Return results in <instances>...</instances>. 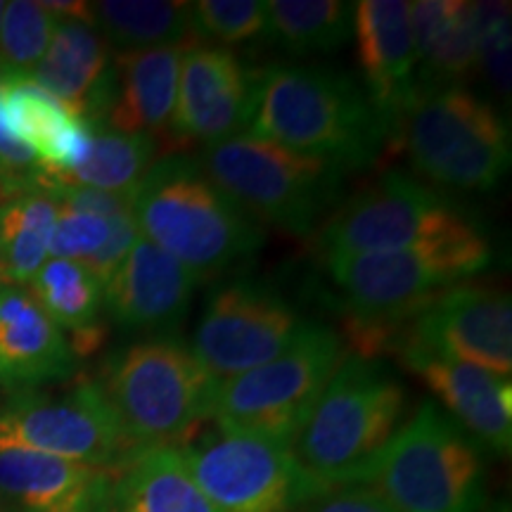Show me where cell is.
I'll return each mask as SVG.
<instances>
[{"mask_svg": "<svg viewBox=\"0 0 512 512\" xmlns=\"http://www.w3.org/2000/svg\"><path fill=\"white\" fill-rule=\"evenodd\" d=\"M245 133L344 171L373 164L389 140L368 93L347 72L323 64H273L256 72Z\"/></svg>", "mask_w": 512, "mask_h": 512, "instance_id": "6da1fadb", "label": "cell"}, {"mask_svg": "<svg viewBox=\"0 0 512 512\" xmlns=\"http://www.w3.org/2000/svg\"><path fill=\"white\" fill-rule=\"evenodd\" d=\"M406 406V389L387 363L344 356L292 437V456L325 491L366 484L403 425Z\"/></svg>", "mask_w": 512, "mask_h": 512, "instance_id": "7a4b0ae2", "label": "cell"}, {"mask_svg": "<svg viewBox=\"0 0 512 512\" xmlns=\"http://www.w3.org/2000/svg\"><path fill=\"white\" fill-rule=\"evenodd\" d=\"M140 235L174 256L197 280H209L252 256L264 230L209 181L197 157L169 155L133 190Z\"/></svg>", "mask_w": 512, "mask_h": 512, "instance_id": "3957f363", "label": "cell"}, {"mask_svg": "<svg viewBox=\"0 0 512 512\" xmlns=\"http://www.w3.org/2000/svg\"><path fill=\"white\" fill-rule=\"evenodd\" d=\"M422 178L489 192L510 169V131L494 105L460 86L415 91L389 136Z\"/></svg>", "mask_w": 512, "mask_h": 512, "instance_id": "277c9868", "label": "cell"}, {"mask_svg": "<svg viewBox=\"0 0 512 512\" xmlns=\"http://www.w3.org/2000/svg\"><path fill=\"white\" fill-rule=\"evenodd\" d=\"M100 387L138 451L178 446L209 418L216 382L174 335L145 337L107 358Z\"/></svg>", "mask_w": 512, "mask_h": 512, "instance_id": "5b68a950", "label": "cell"}, {"mask_svg": "<svg viewBox=\"0 0 512 512\" xmlns=\"http://www.w3.org/2000/svg\"><path fill=\"white\" fill-rule=\"evenodd\" d=\"M197 164L252 221L309 235L342 192V166L238 133L207 145Z\"/></svg>", "mask_w": 512, "mask_h": 512, "instance_id": "8992f818", "label": "cell"}, {"mask_svg": "<svg viewBox=\"0 0 512 512\" xmlns=\"http://www.w3.org/2000/svg\"><path fill=\"white\" fill-rule=\"evenodd\" d=\"M491 247L482 233L437 247L375 254H325L328 275L356 318L363 349L382 344V330L415 318L460 280L484 271Z\"/></svg>", "mask_w": 512, "mask_h": 512, "instance_id": "52a82bcc", "label": "cell"}, {"mask_svg": "<svg viewBox=\"0 0 512 512\" xmlns=\"http://www.w3.org/2000/svg\"><path fill=\"white\" fill-rule=\"evenodd\" d=\"M366 484L396 512H479L486 470L477 441L439 403L422 401Z\"/></svg>", "mask_w": 512, "mask_h": 512, "instance_id": "ba28073f", "label": "cell"}, {"mask_svg": "<svg viewBox=\"0 0 512 512\" xmlns=\"http://www.w3.org/2000/svg\"><path fill=\"white\" fill-rule=\"evenodd\" d=\"M342 361V337L328 325L306 320L297 337L273 361L216 382L207 420L221 430L290 446Z\"/></svg>", "mask_w": 512, "mask_h": 512, "instance_id": "9c48e42d", "label": "cell"}, {"mask_svg": "<svg viewBox=\"0 0 512 512\" xmlns=\"http://www.w3.org/2000/svg\"><path fill=\"white\" fill-rule=\"evenodd\" d=\"M0 451L46 453L114 472L140 453L91 377H79L60 392H15L0 411Z\"/></svg>", "mask_w": 512, "mask_h": 512, "instance_id": "30bf717a", "label": "cell"}, {"mask_svg": "<svg viewBox=\"0 0 512 512\" xmlns=\"http://www.w3.org/2000/svg\"><path fill=\"white\" fill-rule=\"evenodd\" d=\"M176 448L219 512H297L328 494L280 441L214 425L202 434L192 432Z\"/></svg>", "mask_w": 512, "mask_h": 512, "instance_id": "8fae6325", "label": "cell"}, {"mask_svg": "<svg viewBox=\"0 0 512 512\" xmlns=\"http://www.w3.org/2000/svg\"><path fill=\"white\" fill-rule=\"evenodd\" d=\"M479 230L437 190L403 171H387L342 204L320 228L325 254H375L437 247Z\"/></svg>", "mask_w": 512, "mask_h": 512, "instance_id": "7c38bea8", "label": "cell"}, {"mask_svg": "<svg viewBox=\"0 0 512 512\" xmlns=\"http://www.w3.org/2000/svg\"><path fill=\"white\" fill-rule=\"evenodd\" d=\"M304 323L271 285L238 278L211 292L190 349L211 380L223 382L283 354Z\"/></svg>", "mask_w": 512, "mask_h": 512, "instance_id": "4fadbf2b", "label": "cell"}, {"mask_svg": "<svg viewBox=\"0 0 512 512\" xmlns=\"http://www.w3.org/2000/svg\"><path fill=\"white\" fill-rule=\"evenodd\" d=\"M403 349L453 358L510 377V294L477 283L451 285L411 320L399 344V351Z\"/></svg>", "mask_w": 512, "mask_h": 512, "instance_id": "5bb4252c", "label": "cell"}, {"mask_svg": "<svg viewBox=\"0 0 512 512\" xmlns=\"http://www.w3.org/2000/svg\"><path fill=\"white\" fill-rule=\"evenodd\" d=\"M254 91L256 72L233 50L190 41L183 50L171 131L204 145L245 133Z\"/></svg>", "mask_w": 512, "mask_h": 512, "instance_id": "9a60e30c", "label": "cell"}, {"mask_svg": "<svg viewBox=\"0 0 512 512\" xmlns=\"http://www.w3.org/2000/svg\"><path fill=\"white\" fill-rule=\"evenodd\" d=\"M197 285L188 268L140 235L105 283L102 306L121 328L166 335L188 316Z\"/></svg>", "mask_w": 512, "mask_h": 512, "instance_id": "2e32d148", "label": "cell"}, {"mask_svg": "<svg viewBox=\"0 0 512 512\" xmlns=\"http://www.w3.org/2000/svg\"><path fill=\"white\" fill-rule=\"evenodd\" d=\"M403 366L418 375L441 401L446 413L463 430L486 446L496 456H510L512 446V384L470 363L453 358L422 354V351H399Z\"/></svg>", "mask_w": 512, "mask_h": 512, "instance_id": "e0dca14e", "label": "cell"}, {"mask_svg": "<svg viewBox=\"0 0 512 512\" xmlns=\"http://www.w3.org/2000/svg\"><path fill=\"white\" fill-rule=\"evenodd\" d=\"M356 53L370 102L389 126L406 110L415 93V38L411 3L361 0L354 3Z\"/></svg>", "mask_w": 512, "mask_h": 512, "instance_id": "ac0fdd59", "label": "cell"}, {"mask_svg": "<svg viewBox=\"0 0 512 512\" xmlns=\"http://www.w3.org/2000/svg\"><path fill=\"white\" fill-rule=\"evenodd\" d=\"M117 472L34 451H0V494L17 512H107Z\"/></svg>", "mask_w": 512, "mask_h": 512, "instance_id": "d6986e66", "label": "cell"}, {"mask_svg": "<svg viewBox=\"0 0 512 512\" xmlns=\"http://www.w3.org/2000/svg\"><path fill=\"white\" fill-rule=\"evenodd\" d=\"M29 76L79 119L105 121L114 95V67L110 46L93 24L57 22L46 55Z\"/></svg>", "mask_w": 512, "mask_h": 512, "instance_id": "ffe728a7", "label": "cell"}, {"mask_svg": "<svg viewBox=\"0 0 512 512\" xmlns=\"http://www.w3.org/2000/svg\"><path fill=\"white\" fill-rule=\"evenodd\" d=\"M72 342L24 287L0 285V384L22 392L74 373Z\"/></svg>", "mask_w": 512, "mask_h": 512, "instance_id": "44dd1931", "label": "cell"}, {"mask_svg": "<svg viewBox=\"0 0 512 512\" xmlns=\"http://www.w3.org/2000/svg\"><path fill=\"white\" fill-rule=\"evenodd\" d=\"M0 105L12 136L34 152L41 174H64L86 159L93 121L69 112L29 74H0Z\"/></svg>", "mask_w": 512, "mask_h": 512, "instance_id": "7402d4cb", "label": "cell"}, {"mask_svg": "<svg viewBox=\"0 0 512 512\" xmlns=\"http://www.w3.org/2000/svg\"><path fill=\"white\" fill-rule=\"evenodd\" d=\"M185 46L188 43L114 55V95L102 126L152 138L171 128Z\"/></svg>", "mask_w": 512, "mask_h": 512, "instance_id": "603a6c76", "label": "cell"}, {"mask_svg": "<svg viewBox=\"0 0 512 512\" xmlns=\"http://www.w3.org/2000/svg\"><path fill=\"white\" fill-rule=\"evenodd\" d=\"M415 38V91L460 86L477 69L472 3L418 0L411 3Z\"/></svg>", "mask_w": 512, "mask_h": 512, "instance_id": "cb8c5ba5", "label": "cell"}, {"mask_svg": "<svg viewBox=\"0 0 512 512\" xmlns=\"http://www.w3.org/2000/svg\"><path fill=\"white\" fill-rule=\"evenodd\" d=\"M107 512H219L176 446L143 448L117 472Z\"/></svg>", "mask_w": 512, "mask_h": 512, "instance_id": "d4e9b609", "label": "cell"}, {"mask_svg": "<svg viewBox=\"0 0 512 512\" xmlns=\"http://www.w3.org/2000/svg\"><path fill=\"white\" fill-rule=\"evenodd\" d=\"M57 202L38 185L0 197V285L24 287L48 261Z\"/></svg>", "mask_w": 512, "mask_h": 512, "instance_id": "484cf974", "label": "cell"}, {"mask_svg": "<svg viewBox=\"0 0 512 512\" xmlns=\"http://www.w3.org/2000/svg\"><path fill=\"white\" fill-rule=\"evenodd\" d=\"M29 294L60 330L72 332L74 354L100 344L98 316L105 302V287L86 264L69 259H48L29 283Z\"/></svg>", "mask_w": 512, "mask_h": 512, "instance_id": "4316f807", "label": "cell"}, {"mask_svg": "<svg viewBox=\"0 0 512 512\" xmlns=\"http://www.w3.org/2000/svg\"><path fill=\"white\" fill-rule=\"evenodd\" d=\"M157 138L143 133H121L93 124L91 150L72 171L57 176L38 174L34 185H67V188H93L117 195H133L138 183L155 164Z\"/></svg>", "mask_w": 512, "mask_h": 512, "instance_id": "83f0119b", "label": "cell"}, {"mask_svg": "<svg viewBox=\"0 0 512 512\" xmlns=\"http://www.w3.org/2000/svg\"><path fill=\"white\" fill-rule=\"evenodd\" d=\"M93 27L121 53L178 46L190 36V3L176 0H100L91 5Z\"/></svg>", "mask_w": 512, "mask_h": 512, "instance_id": "f1b7e54d", "label": "cell"}, {"mask_svg": "<svg viewBox=\"0 0 512 512\" xmlns=\"http://www.w3.org/2000/svg\"><path fill=\"white\" fill-rule=\"evenodd\" d=\"M268 38L294 57L335 53L354 36V3L268 0Z\"/></svg>", "mask_w": 512, "mask_h": 512, "instance_id": "f546056e", "label": "cell"}, {"mask_svg": "<svg viewBox=\"0 0 512 512\" xmlns=\"http://www.w3.org/2000/svg\"><path fill=\"white\" fill-rule=\"evenodd\" d=\"M57 19L43 3H5L0 22V74H31L53 41Z\"/></svg>", "mask_w": 512, "mask_h": 512, "instance_id": "4dcf8cb0", "label": "cell"}, {"mask_svg": "<svg viewBox=\"0 0 512 512\" xmlns=\"http://www.w3.org/2000/svg\"><path fill=\"white\" fill-rule=\"evenodd\" d=\"M190 29L219 43L245 46L268 38V12L261 0H200L190 3Z\"/></svg>", "mask_w": 512, "mask_h": 512, "instance_id": "1f68e13d", "label": "cell"}, {"mask_svg": "<svg viewBox=\"0 0 512 512\" xmlns=\"http://www.w3.org/2000/svg\"><path fill=\"white\" fill-rule=\"evenodd\" d=\"M475 15L477 67L498 98H510V5L472 3Z\"/></svg>", "mask_w": 512, "mask_h": 512, "instance_id": "d6a6232c", "label": "cell"}, {"mask_svg": "<svg viewBox=\"0 0 512 512\" xmlns=\"http://www.w3.org/2000/svg\"><path fill=\"white\" fill-rule=\"evenodd\" d=\"M107 235H110V221L102 219V216L60 207L53 238H50L48 245V254L53 259H69L86 264L105 245Z\"/></svg>", "mask_w": 512, "mask_h": 512, "instance_id": "836d02e7", "label": "cell"}, {"mask_svg": "<svg viewBox=\"0 0 512 512\" xmlns=\"http://www.w3.org/2000/svg\"><path fill=\"white\" fill-rule=\"evenodd\" d=\"M107 221H110V235H107L105 245L98 249V254H93L86 261V266L91 268V273L100 280L102 287H105L110 275L117 271L121 261L126 259V254L140 240V228L133 211H124V214L112 216Z\"/></svg>", "mask_w": 512, "mask_h": 512, "instance_id": "e575fe53", "label": "cell"}, {"mask_svg": "<svg viewBox=\"0 0 512 512\" xmlns=\"http://www.w3.org/2000/svg\"><path fill=\"white\" fill-rule=\"evenodd\" d=\"M299 512H396L370 484H347L330 489Z\"/></svg>", "mask_w": 512, "mask_h": 512, "instance_id": "d590c367", "label": "cell"}, {"mask_svg": "<svg viewBox=\"0 0 512 512\" xmlns=\"http://www.w3.org/2000/svg\"><path fill=\"white\" fill-rule=\"evenodd\" d=\"M0 512H17L15 505H12L3 494H0Z\"/></svg>", "mask_w": 512, "mask_h": 512, "instance_id": "8d00e7d4", "label": "cell"}, {"mask_svg": "<svg viewBox=\"0 0 512 512\" xmlns=\"http://www.w3.org/2000/svg\"><path fill=\"white\" fill-rule=\"evenodd\" d=\"M494 512H510V505L508 503H503V505H498V508L494 510Z\"/></svg>", "mask_w": 512, "mask_h": 512, "instance_id": "74e56055", "label": "cell"}, {"mask_svg": "<svg viewBox=\"0 0 512 512\" xmlns=\"http://www.w3.org/2000/svg\"><path fill=\"white\" fill-rule=\"evenodd\" d=\"M3 12H5V3H0V22H3Z\"/></svg>", "mask_w": 512, "mask_h": 512, "instance_id": "f35d334b", "label": "cell"}]
</instances>
